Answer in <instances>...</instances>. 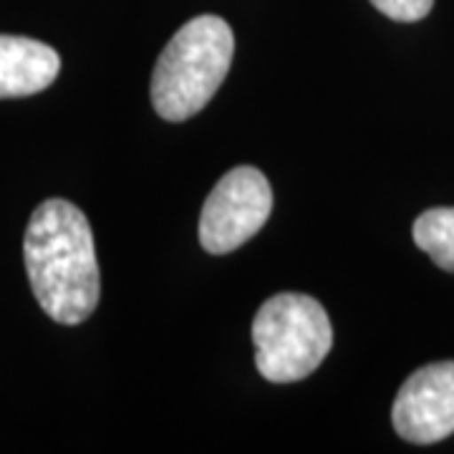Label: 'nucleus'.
Here are the masks:
<instances>
[{"label":"nucleus","instance_id":"obj_5","mask_svg":"<svg viewBox=\"0 0 454 454\" xmlns=\"http://www.w3.org/2000/svg\"><path fill=\"white\" fill-rule=\"evenodd\" d=\"M391 422L411 444H434L454 434V361L411 373L394 399Z\"/></svg>","mask_w":454,"mask_h":454},{"label":"nucleus","instance_id":"obj_7","mask_svg":"<svg viewBox=\"0 0 454 454\" xmlns=\"http://www.w3.org/2000/svg\"><path fill=\"white\" fill-rule=\"evenodd\" d=\"M414 243L434 260L442 270L454 273V207L422 212L414 223Z\"/></svg>","mask_w":454,"mask_h":454},{"label":"nucleus","instance_id":"obj_8","mask_svg":"<svg viewBox=\"0 0 454 454\" xmlns=\"http://www.w3.org/2000/svg\"><path fill=\"white\" fill-rule=\"evenodd\" d=\"M372 5L391 20L414 23V20L429 16L434 0H372Z\"/></svg>","mask_w":454,"mask_h":454},{"label":"nucleus","instance_id":"obj_4","mask_svg":"<svg viewBox=\"0 0 454 454\" xmlns=\"http://www.w3.org/2000/svg\"><path fill=\"white\" fill-rule=\"evenodd\" d=\"M273 210V190L255 167H235L215 184L200 215V243L212 255L238 250L258 235Z\"/></svg>","mask_w":454,"mask_h":454},{"label":"nucleus","instance_id":"obj_6","mask_svg":"<svg viewBox=\"0 0 454 454\" xmlns=\"http://www.w3.org/2000/svg\"><path fill=\"white\" fill-rule=\"evenodd\" d=\"M61 56L26 35H0V98L41 94L56 82Z\"/></svg>","mask_w":454,"mask_h":454},{"label":"nucleus","instance_id":"obj_3","mask_svg":"<svg viewBox=\"0 0 454 454\" xmlns=\"http://www.w3.org/2000/svg\"><path fill=\"white\" fill-rule=\"evenodd\" d=\"M253 343L260 376L273 384H291L321 366L333 346V328L316 298L278 293L255 313Z\"/></svg>","mask_w":454,"mask_h":454},{"label":"nucleus","instance_id":"obj_2","mask_svg":"<svg viewBox=\"0 0 454 454\" xmlns=\"http://www.w3.org/2000/svg\"><path fill=\"white\" fill-rule=\"evenodd\" d=\"M235 35L220 16H197L160 53L152 74V106L167 121H187L225 82Z\"/></svg>","mask_w":454,"mask_h":454},{"label":"nucleus","instance_id":"obj_1","mask_svg":"<svg viewBox=\"0 0 454 454\" xmlns=\"http://www.w3.org/2000/svg\"><path fill=\"white\" fill-rule=\"evenodd\" d=\"M23 258L33 295L56 324H83L98 306L101 276L91 225L74 202L46 200L31 215Z\"/></svg>","mask_w":454,"mask_h":454}]
</instances>
